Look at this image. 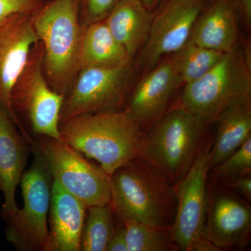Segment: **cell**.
<instances>
[{
	"label": "cell",
	"instance_id": "7c38bea8",
	"mask_svg": "<svg viewBox=\"0 0 251 251\" xmlns=\"http://www.w3.org/2000/svg\"><path fill=\"white\" fill-rule=\"evenodd\" d=\"M34 16L18 14L0 24V103L28 143H31V138L16 118L11 99L31 50L39 41L34 28Z\"/></svg>",
	"mask_w": 251,
	"mask_h": 251
},
{
	"label": "cell",
	"instance_id": "f546056e",
	"mask_svg": "<svg viewBox=\"0 0 251 251\" xmlns=\"http://www.w3.org/2000/svg\"><path fill=\"white\" fill-rule=\"evenodd\" d=\"M139 1L145 5V7L148 8L151 12L154 14L164 0H139Z\"/></svg>",
	"mask_w": 251,
	"mask_h": 251
},
{
	"label": "cell",
	"instance_id": "4fadbf2b",
	"mask_svg": "<svg viewBox=\"0 0 251 251\" xmlns=\"http://www.w3.org/2000/svg\"><path fill=\"white\" fill-rule=\"evenodd\" d=\"M143 74L131 88L123 109L142 128L166 113L172 97L182 86L170 55Z\"/></svg>",
	"mask_w": 251,
	"mask_h": 251
},
{
	"label": "cell",
	"instance_id": "5bb4252c",
	"mask_svg": "<svg viewBox=\"0 0 251 251\" xmlns=\"http://www.w3.org/2000/svg\"><path fill=\"white\" fill-rule=\"evenodd\" d=\"M251 229L250 206L240 199L224 192L207 199L203 235L220 249L242 245Z\"/></svg>",
	"mask_w": 251,
	"mask_h": 251
},
{
	"label": "cell",
	"instance_id": "8992f818",
	"mask_svg": "<svg viewBox=\"0 0 251 251\" xmlns=\"http://www.w3.org/2000/svg\"><path fill=\"white\" fill-rule=\"evenodd\" d=\"M30 151L44 162L53 181L87 207L110 203V175L69 144L50 137H38L33 140Z\"/></svg>",
	"mask_w": 251,
	"mask_h": 251
},
{
	"label": "cell",
	"instance_id": "3957f363",
	"mask_svg": "<svg viewBox=\"0 0 251 251\" xmlns=\"http://www.w3.org/2000/svg\"><path fill=\"white\" fill-rule=\"evenodd\" d=\"M204 126L179 106L168 110L143 133L139 158L175 189L202 148Z\"/></svg>",
	"mask_w": 251,
	"mask_h": 251
},
{
	"label": "cell",
	"instance_id": "d4e9b609",
	"mask_svg": "<svg viewBox=\"0 0 251 251\" xmlns=\"http://www.w3.org/2000/svg\"><path fill=\"white\" fill-rule=\"evenodd\" d=\"M37 0H0V24L18 14H29L36 8Z\"/></svg>",
	"mask_w": 251,
	"mask_h": 251
},
{
	"label": "cell",
	"instance_id": "44dd1931",
	"mask_svg": "<svg viewBox=\"0 0 251 251\" xmlns=\"http://www.w3.org/2000/svg\"><path fill=\"white\" fill-rule=\"evenodd\" d=\"M224 54L187 41L182 48L170 54V57L184 86L198 80L209 72Z\"/></svg>",
	"mask_w": 251,
	"mask_h": 251
},
{
	"label": "cell",
	"instance_id": "83f0119b",
	"mask_svg": "<svg viewBox=\"0 0 251 251\" xmlns=\"http://www.w3.org/2000/svg\"><path fill=\"white\" fill-rule=\"evenodd\" d=\"M229 185L234 191L240 193L248 201H251V176L250 175L228 180Z\"/></svg>",
	"mask_w": 251,
	"mask_h": 251
},
{
	"label": "cell",
	"instance_id": "4316f807",
	"mask_svg": "<svg viewBox=\"0 0 251 251\" xmlns=\"http://www.w3.org/2000/svg\"><path fill=\"white\" fill-rule=\"evenodd\" d=\"M105 251H128L126 241L125 227L120 221V224L117 226L115 232L109 241Z\"/></svg>",
	"mask_w": 251,
	"mask_h": 251
},
{
	"label": "cell",
	"instance_id": "9a60e30c",
	"mask_svg": "<svg viewBox=\"0 0 251 251\" xmlns=\"http://www.w3.org/2000/svg\"><path fill=\"white\" fill-rule=\"evenodd\" d=\"M30 145L0 103V193L4 196L1 218L18 209L16 191L27 165Z\"/></svg>",
	"mask_w": 251,
	"mask_h": 251
},
{
	"label": "cell",
	"instance_id": "e0dca14e",
	"mask_svg": "<svg viewBox=\"0 0 251 251\" xmlns=\"http://www.w3.org/2000/svg\"><path fill=\"white\" fill-rule=\"evenodd\" d=\"M237 9L233 0H211L198 16L188 42L227 53L239 46Z\"/></svg>",
	"mask_w": 251,
	"mask_h": 251
},
{
	"label": "cell",
	"instance_id": "5b68a950",
	"mask_svg": "<svg viewBox=\"0 0 251 251\" xmlns=\"http://www.w3.org/2000/svg\"><path fill=\"white\" fill-rule=\"evenodd\" d=\"M251 96V52L238 46L202 77L184 85L178 106L206 126L229 105Z\"/></svg>",
	"mask_w": 251,
	"mask_h": 251
},
{
	"label": "cell",
	"instance_id": "f1b7e54d",
	"mask_svg": "<svg viewBox=\"0 0 251 251\" xmlns=\"http://www.w3.org/2000/svg\"><path fill=\"white\" fill-rule=\"evenodd\" d=\"M238 16L247 29L251 26V0H233Z\"/></svg>",
	"mask_w": 251,
	"mask_h": 251
},
{
	"label": "cell",
	"instance_id": "ffe728a7",
	"mask_svg": "<svg viewBox=\"0 0 251 251\" xmlns=\"http://www.w3.org/2000/svg\"><path fill=\"white\" fill-rule=\"evenodd\" d=\"M132 59L115 40L104 19L83 25L80 70L91 67L117 65Z\"/></svg>",
	"mask_w": 251,
	"mask_h": 251
},
{
	"label": "cell",
	"instance_id": "7a4b0ae2",
	"mask_svg": "<svg viewBox=\"0 0 251 251\" xmlns=\"http://www.w3.org/2000/svg\"><path fill=\"white\" fill-rule=\"evenodd\" d=\"M43 47V69L50 87L64 97L80 71L83 25L77 0H54L34 16Z\"/></svg>",
	"mask_w": 251,
	"mask_h": 251
},
{
	"label": "cell",
	"instance_id": "6da1fadb",
	"mask_svg": "<svg viewBox=\"0 0 251 251\" xmlns=\"http://www.w3.org/2000/svg\"><path fill=\"white\" fill-rule=\"evenodd\" d=\"M61 140L111 175L139 158L143 128L124 110L72 117L59 125Z\"/></svg>",
	"mask_w": 251,
	"mask_h": 251
},
{
	"label": "cell",
	"instance_id": "8fae6325",
	"mask_svg": "<svg viewBox=\"0 0 251 251\" xmlns=\"http://www.w3.org/2000/svg\"><path fill=\"white\" fill-rule=\"evenodd\" d=\"M210 145L200 150L196 160L175 191L176 204L171 227V239L180 250L195 251L204 238L207 196L206 184L209 168Z\"/></svg>",
	"mask_w": 251,
	"mask_h": 251
},
{
	"label": "cell",
	"instance_id": "9c48e42d",
	"mask_svg": "<svg viewBox=\"0 0 251 251\" xmlns=\"http://www.w3.org/2000/svg\"><path fill=\"white\" fill-rule=\"evenodd\" d=\"M21 179L22 209L3 218L5 237L18 251H46L48 225L52 178L44 162L36 155Z\"/></svg>",
	"mask_w": 251,
	"mask_h": 251
},
{
	"label": "cell",
	"instance_id": "2e32d148",
	"mask_svg": "<svg viewBox=\"0 0 251 251\" xmlns=\"http://www.w3.org/2000/svg\"><path fill=\"white\" fill-rule=\"evenodd\" d=\"M87 206L52 180L46 251H80Z\"/></svg>",
	"mask_w": 251,
	"mask_h": 251
},
{
	"label": "cell",
	"instance_id": "ac0fdd59",
	"mask_svg": "<svg viewBox=\"0 0 251 251\" xmlns=\"http://www.w3.org/2000/svg\"><path fill=\"white\" fill-rule=\"evenodd\" d=\"M153 14L139 0H120L104 21L115 40L133 59L146 42Z\"/></svg>",
	"mask_w": 251,
	"mask_h": 251
},
{
	"label": "cell",
	"instance_id": "cb8c5ba5",
	"mask_svg": "<svg viewBox=\"0 0 251 251\" xmlns=\"http://www.w3.org/2000/svg\"><path fill=\"white\" fill-rule=\"evenodd\" d=\"M215 179L230 180L251 173V137L224 161L210 170Z\"/></svg>",
	"mask_w": 251,
	"mask_h": 251
},
{
	"label": "cell",
	"instance_id": "52a82bcc",
	"mask_svg": "<svg viewBox=\"0 0 251 251\" xmlns=\"http://www.w3.org/2000/svg\"><path fill=\"white\" fill-rule=\"evenodd\" d=\"M64 100V96L54 92L46 80L39 41L13 88L11 108L32 140L41 136L61 140L59 122Z\"/></svg>",
	"mask_w": 251,
	"mask_h": 251
},
{
	"label": "cell",
	"instance_id": "30bf717a",
	"mask_svg": "<svg viewBox=\"0 0 251 251\" xmlns=\"http://www.w3.org/2000/svg\"><path fill=\"white\" fill-rule=\"evenodd\" d=\"M211 0H164L153 14L137 69L145 73L187 43L198 16Z\"/></svg>",
	"mask_w": 251,
	"mask_h": 251
},
{
	"label": "cell",
	"instance_id": "603a6c76",
	"mask_svg": "<svg viewBox=\"0 0 251 251\" xmlns=\"http://www.w3.org/2000/svg\"><path fill=\"white\" fill-rule=\"evenodd\" d=\"M121 221V220H120ZM128 251H166L171 249V227L121 221Z\"/></svg>",
	"mask_w": 251,
	"mask_h": 251
},
{
	"label": "cell",
	"instance_id": "484cf974",
	"mask_svg": "<svg viewBox=\"0 0 251 251\" xmlns=\"http://www.w3.org/2000/svg\"><path fill=\"white\" fill-rule=\"evenodd\" d=\"M120 0H87L85 23L82 25L103 20Z\"/></svg>",
	"mask_w": 251,
	"mask_h": 251
},
{
	"label": "cell",
	"instance_id": "d6986e66",
	"mask_svg": "<svg viewBox=\"0 0 251 251\" xmlns=\"http://www.w3.org/2000/svg\"><path fill=\"white\" fill-rule=\"evenodd\" d=\"M216 132L209 150L210 170L234 153L251 137V96L229 105L216 119Z\"/></svg>",
	"mask_w": 251,
	"mask_h": 251
},
{
	"label": "cell",
	"instance_id": "ba28073f",
	"mask_svg": "<svg viewBox=\"0 0 251 251\" xmlns=\"http://www.w3.org/2000/svg\"><path fill=\"white\" fill-rule=\"evenodd\" d=\"M136 70L133 59L81 69L64 97L59 125L77 115L123 110Z\"/></svg>",
	"mask_w": 251,
	"mask_h": 251
},
{
	"label": "cell",
	"instance_id": "7402d4cb",
	"mask_svg": "<svg viewBox=\"0 0 251 251\" xmlns=\"http://www.w3.org/2000/svg\"><path fill=\"white\" fill-rule=\"evenodd\" d=\"M111 203L89 206L81 234V251H105L117 228Z\"/></svg>",
	"mask_w": 251,
	"mask_h": 251
},
{
	"label": "cell",
	"instance_id": "277c9868",
	"mask_svg": "<svg viewBox=\"0 0 251 251\" xmlns=\"http://www.w3.org/2000/svg\"><path fill=\"white\" fill-rule=\"evenodd\" d=\"M111 203L121 221L172 227L176 193L152 168L137 158L110 176Z\"/></svg>",
	"mask_w": 251,
	"mask_h": 251
}]
</instances>
